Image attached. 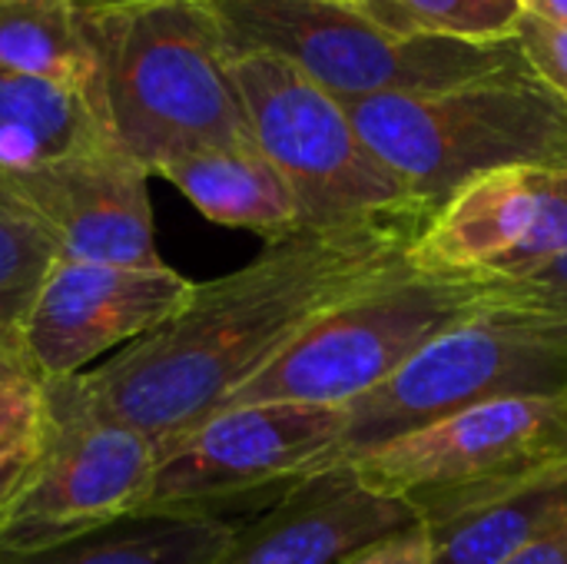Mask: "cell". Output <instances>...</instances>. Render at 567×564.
<instances>
[{
  "label": "cell",
  "instance_id": "1",
  "mask_svg": "<svg viewBox=\"0 0 567 564\" xmlns=\"http://www.w3.org/2000/svg\"><path fill=\"white\" fill-rule=\"evenodd\" d=\"M429 216L302 226L269 239L246 266L193 283L169 322L50 389L66 406L130 425L166 452L223 412L322 316L399 269Z\"/></svg>",
  "mask_w": 567,
  "mask_h": 564
},
{
  "label": "cell",
  "instance_id": "2",
  "mask_svg": "<svg viewBox=\"0 0 567 564\" xmlns=\"http://www.w3.org/2000/svg\"><path fill=\"white\" fill-rule=\"evenodd\" d=\"M86 100L106 140L150 176L203 150L256 143L219 27L199 0L80 3Z\"/></svg>",
  "mask_w": 567,
  "mask_h": 564
},
{
  "label": "cell",
  "instance_id": "3",
  "mask_svg": "<svg viewBox=\"0 0 567 564\" xmlns=\"http://www.w3.org/2000/svg\"><path fill=\"white\" fill-rule=\"evenodd\" d=\"M342 106L365 146L429 209L498 170L567 166V103L522 60L452 90Z\"/></svg>",
  "mask_w": 567,
  "mask_h": 564
},
{
  "label": "cell",
  "instance_id": "4",
  "mask_svg": "<svg viewBox=\"0 0 567 564\" xmlns=\"http://www.w3.org/2000/svg\"><path fill=\"white\" fill-rule=\"evenodd\" d=\"M342 465L432 532L565 475L567 392L472 406Z\"/></svg>",
  "mask_w": 567,
  "mask_h": 564
},
{
  "label": "cell",
  "instance_id": "5",
  "mask_svg": "<svg viewBox=\"0 0 567 564\" xmlns=\"http://www.w3.org/2000/svg\"><path fill=\"white\" fill-rule=\"evenodd\" d=\"M567 392V319L488 299L432 336L382 386L346 406L336 462L472 406Z\"/></svg>",
  "mask_w": 567,
  "mask_h": 564
},
{
  "label": "cell",
  "instance_id": "6",
  "mask_svg": "<svg viewBox=\"0 0 567 564\" xmlns=\"http://www.w3.org/2000/svg\"><path fill=\"white\" fill-rule=\"evenodd\" d=\"M203 3V0H199ZM233 57H279L336 100L439 93L518 63L515 43L405 37L349 3L329 0H206Z\"/></svg>",
  "mask_w": 567,
  "mask_h": 564
},
{
  "label": "cell",
  "instance_id": "7",
  "mask_svg": "<svg viewBox=\"0 0 567 564\" xmlns=\"http://www.w3.org/2000/svg\"><path fill=\"white\" fill-rule=\"evenodd\" d=\"M492 299L488 283L432 273L412 256L385 279L322 316L229 406H349L382 386L432 336ZM226 406V409H229Z\"/></svg>",
  "mask_w": 567,
  "mask_h": 564
},
{
  "label": "cell",
  "instance_id": "8",
  "mask_svg": "<svg viewBox=\"0 0 567 564\" xmlns=\"http://www.w3.org/2000/svg\"><path fill=\"white\" fill-rule=\"evenodd\" d=\"M256 146L286 180L302 226L432 213L355 133L342 100L279 57L229 60Z\"/></svg>",
  "mask_w": 567,
  "mask_h": 564
},
{
  "label": "cell",
  "instance_id": "9",
  "mask_svg": "<svg viewBox=\"0 0 567 564\" xmlns=\"http://www.w3.org/2000/svg\"><path fill=\"white\" fill-rule=\"evenodd\" d=\"M342 432V406H229L159 452L136 515L229 522V512L269 509L336 462Z\"/></svg>",
  "mask_w": 567,
  "mask_h": 564
},
{
  "label": "cell",
  "instance_id": "10",
  "mask_svg": "<svg viewBox=\"0 0 567 564\" xmlns=\"http://www.w3.org/2000/svg\"><path fill=\"white\" fill-rule=\"evenodd\" d=\"M156 462L143 432L86 416L47 386L30 469L0 512V548L30 552L136 515Z\"/></svg>",
  "mask_w": 567,
  "mask_h": 564
},
{
  "label": "cell",
  "instance_id": "11",
  "mask_svg": "<svg viewBox=\"0 0 567 564\" xmlns=\"http://www.w3.org/2000/svg\"><path fill=\"white\" fill-rule=\"evenodd\" d=\"M193 283L173 266L56 259L20 326V352L50 386L86 372L169 322Z\"/></svg>",
  "mask_w": 567,
  "mask_h": 564
},
{
  "label": "cell",
  "instance_id": "12",
  "mask_svg": "<svg viewBox=\"0 0 567 564\" xmlns=\"http://www.w3.org/2000/svg\"><path fill=\"white\" fill-rule=\"evenodd\" d=\"M567 249V166L478 176L442 199L412 246L432 273L502 283Z\"/></svg>",
  "mask_w": 567,
  "mask_h": 564
},
{
  "label": "cell",
  "instance_id": "13",
  "mask_svg": "<svg viewBox=\"0 0 567 564\" xmlns=\"http://www.w3.org/2000/svg\"><path fill=\"white\" fill-rule=\"evenodd\" d=\"M0 176L50 229L56 259L163 266L153 239L150 173L116 146Z\"/></svg>",
  "mask_w": 567,
  "mask_h": 564
},
{
  "label": "cell",
  "instance_id": "14",
  "mask_svg": "<svg viewBox=\"0 0 567 564\" xmlns=\"http://www.w3.org/2000/svg\"><path fill=\"white\" fill-rule=\"evenodd\" d=\"M412 525L419 522L399 502L369 489L349 465H329L236 522L216 564H339Z\"/></svg>",
  "mask_w": 567,
  "mask_h": 564
},
{
  "label": "cell",
  "instance_id": "15",
  "mask_svg": "<svg viewBox=\"0 0 567 564\" xmlns=\"http://www.w3.org/2000/svg\"><path fill=\"white\" fill-rule=\"evenodd\" d=\"M176 186L209 223L249 229L262 243L302 229L296 199L256 143L203 150L156 173Z\"/></svg>",
  "mask_w": 567,
  "mask_h": 564
},
{
  "label": "cell",
  "instance_id": "16",
  "mask_svg": "<svg viewBox=\"0 0 567 564\" xmlns=\"http://www.w3.org/2000/svg\"><path fill=\"white\" fill-rule=\"evenodd\" d=\"M236 522L130 515L106 529L30 552L0 548V564H216Z\"/></svg>",
  "mask_w": 567,
  "mask_h": 564
},
{
  "label": "cell",
  "instance_id": "17",
  "mask_svg": "<svg viewBox=\"0 0 567 564\" xmlns=\"http://www.w3.org/2000/svg\"><path fill=\"white\" fill-rule=\"evenodd\" d=\"M106 143L86 93L0 66V173L43 166Z\"/></svg>",
  "mask_w": 567,
  "mask_h": 564
},
{
  "label": "cell",
  "instance_id": "18",
  "mask_svg": "<svg viewBox=\"0 0 567 564\" xmlns=\"http://www.w3.org/2000/svg\"><path fill=\"white\" fill-rule=\"evenodd\" d=\"M0 66L86 93L93 57L80 0H0Z\"/></svg>",
  "mask_w": 567,
  "mask_h": 564
},
{
  "label": "cell",
  "instance_id": "19",
  "mask_svg": "<svg viewBox=\"0 0 567 564\" xmlns=\"http://www.w3.org/2000/svg\"><path fill=\"white\" fill-rule=\"evenodd\" d=\"M567 519V472L508 502L472 512L452 525L432 529L429 564H502L522 545Z\"/></svg>",
  "mask_w": 567,
  "mask_h": 564
},
{
  "label": "cell",
  "instance_id": "20",
  "mask_svg": "<svg viewBox=\"0 0 567 564\" xmlns=\"http://www.w3.org/2000/svg\"><path fill=\"white\" fill-rule=\"evenodd\" d=\"M359 10L392 33L495 47L515 40L525 0H365Z\"/></svg>",
  "mask_w": 567,
  "mask_h": 564
},
{
  "label": "cell",
  "instance_id": "21",
  "mask_svg": "<svg viewBox=\"0 0 567 564\" xmlns=\"http://www.w3.org/2000/svg\"><path fill=\"white\" fill-rule=\"evenodd\" d=\"M56 263V243L40 216L0 176V342H17L20 326Z\"/></svg>",
  "mask_w": 567,
  "mask_h": 564
},
{
  "label": "cell",
  "instance_id": "22",
  "mask_svg": "<svg viewBox=\"0 0 567 564\" xmlns=\"http://www.w3.org/2000/svg\"><path fill=\"white\" fill-rule=\"evenodd\" d=\"M47 419V382L30 369L20 342H0V455L30 445Z\"/></svg>",
  "mask_w": 567,
  "mask_h": 564
},
{
  "label": "cell",
  "instance_id": "23",
  "mask_svg": "<svg viewBox=\"0 0 567 564\" xmlns=\"http://www.w3.org/2000/svg\"><path fill=\"white\" fill-rule=\"evenodd\" d=\"M512 43L522 63L567 103V27L525 13Z\"/></svg>",
  "mask_w": 567,
  "mask_h": 564
},
{
  "label": "cell",
  "instance_id": "24",
  "mask_svg": "<svg viewBox=\"0 0 567 564\" xmlns=\"http://www.w3.org/2000/svg\"><path fill=\"white\" fill-rule=\"evenodd\" d=\"M492 299L495 302H508V306H522V309H538V312H555L567 319V249L561 256L502 279V283H488Z\"/></svg>",
  "mask_w": 567,
  "mask_h": 564
},
{
  "label": "cell",
  "instance_id": "25",
  "mask_svg": "<svg viewBox=\"0 0 567 564\" xmlns=\"http://www.w3.org/2000/svg\"><path fill=\"white\" fill-rule=\"evenodd\" d=\"M432 562V532L425 525L402 529L382 542L365 545L362 552L342 558L339 564H429Z\"/></svg>",
  "mask_w": 567,
  "mask_h": 564
},
{
  "label": "cell",
  "instance_id": "26",
  "mask_svg": "<svg viewBox=\"0 0 567 564\" xmlns=\"http://www.w3.org/2000/svg\"><path fill=\"white\" fill-rule=\"evenodd\" d=\"M502 564H567V519L555 529L542 532L528 545H522L508 562Z\"/></svg>",
  "mask_w": 567,
  "mask_h": 564
},
{
  "label": "cell",
  "instance_id": "27",
  "mask_svg": "<svg viewBox=\"0 0 567 564\" xmlns=\"http://www.w3.org/2000/svg\"><path fill=\"white\" fill-rule=\"evenodd\" d=\"M43 432V429H40ZM40 439V435H37ZM37 439L30 442V445H23V449H13V452H7V455H0V512H3V505L10 502V495L17 492V485L23 482V475H27V469H30V459H33V449H37Z\"/></svg>",
  "mask_w": 567,
  "mask_h": 564
},
{
  "label": "cell",
  "instance_id": "28",
  "mask_svg": "<svg viewBox=\"0 0 567 564\" xmlns=\"http://www.w3.org/2000/svg\"><path fill=\"white\" fill-rule=\"evenodd\" d=\"M525 13L567 27V0H525Z\"/></svg>",
  "mask_w": 567,
  "mask_h": 564
},
{
  "label": "cell",
  "instance_id": "29",
  "mask_svg": "<svg viewBox=\"0 0 567 564\" xmlns=\"http://www.w3.org/2000/svg\"><path fill=\"white\" fill-rule=\"evenodd\" d=\"M80 3H90V7H110V3H143V0H80ZM206 3V0H203Z\"/></svg>",
  "mask_w": 567,
  "mask_h": 564
},
{
  "label": "cell",
  "instance_id": "30",
  "mask_svg": "<svg viewBox=\"0 0 567 564\" xmlns=\"http://www.w3.org/2000/svg\"><path fill=\"white\" fill-rule=\"evenodd\" d=\"M329 3H349V7H359V3H365V0H329Z\"/></svg>",
  "mask_w": 567,
  "mask_h": 564
}]
</instances>
